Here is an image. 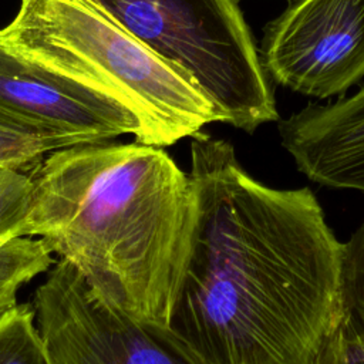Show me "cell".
Here are the masks:
<instances>
[{
	"label": "cell",
	"instance_id": "obj_1",
	"mask_svg": "<svg viewBox=\"0 0 364 364\" xmlns=\"http://www.w3.org/2000/svg\"><path fill=\"white\" fill-rule=\"evenodd\" d=\"M195 223L168 328L198 364H318L346 316L344 243L309 188L256 181L192 136Z\"/></svg>",
	"mask_w": 364,
	"mask_h": 364
},
{
	"label": "cell",
	"instance_id": "obj_2",
	"mask_svg": "<svg viewBox=\"0 0 364 364\" xmlns=\"http://www.w3.org/2000/svg\"><path fill=\"white\" fill-rule=\"evenodd\" d=\"M24 236L41 239L114 309L168 326L195 223V193L164 148L85 142L30 173Z\"/></svg>",
	"mask_w": 364,
	"mask_h": 364
},
{
	"label": "cell",
	"instance_id": "obj_3",
	"mask_svg": "<svg viewBox=\"0 0 364 364\" xmlns=\"http://www.w3.org/2000/svg\"><path fill=\"white\" fill-rule=\"evenodd\" d=\"M0 46L129 112L139 144L164 148L222 122L186 73L88 0H21L16 17L0 30Z\"/></svg>",
	"mask_w": 364,
	"mask_h": 364
},
{
	"label": "cell",
	"instance_id": "obj_4",
	"mask_svg": "<svg viewBox=\"0 0 364 364\" xmlns=\"http://www.w3.org/2000/svg\"><path fill=\"white\" fill-rule=\"evenodd\" d=\"M149 50L186 73L222 122L245 132L279 119L237 0H88Z\"/></svg>",
	"mask_w": 364,
	"mask_h": 364
},
{
	"label": "cell",
	"instance_id": "obj_5",
	"mask_svg": "<svg viewBox=\"0 0 364 364\" xmlns=\"http://www.w3.org/2000/svg\"><path fill=\"white\" fill-rule=\"evenodd\" d=\"M33 310L53 364H198L168 326L114 309L61 259L37 287Z\"/></svg>",
	"mask_w": 364,
	"mask_h": 364
},
{
	"label": "cell",
	"instance_id": "obj_6",
	"mask_svg": "<svg viewBox=\"0 0 364 364\" xmlns=\"http://www.w3.org/2000/svg\"><path fill=\"white\" fill-rule=\"evenodd\" d=\"M257 50L269 80L318 100L343 95L364 78V0H293Z\"/></svg>",
	"mask_w": 364,
	"mask_h": 364
},
{
	"label": "cell",
	"instance_id": "obj_7",
	"mask_svg": "<svg viewBox=\"0 0 364 364\" xmlns=\"http://www.w3.org/2000/svg\"><path fill=\"white\" fill-rule=\"evenodd\" d=\"M0 107L88 142L131 134L136 119L109 100L51 74L0 46Z\"/></svg>",
	"mask_w": 364,
	"mask_h": 364
},
{
	"label": "cell",
	"instance_id": "obj_8",
	"mask_svg": "<svg viewBox=\"0 0 364 364\" xmlns=\"http://www.w3.org/2000/svg\"><path fill=\"white\" fill-rule=\"evenodd\" d=\"M282 146L310 181L364 192V84L331 104H309L279 119Z\"/></svg>",
	"mask_w": 364,
	"mask_h": 364
},
{
	"label": "cell",
	"instance_id": "obj_9",
	"mask_svg": "<svg viewBox=\"0 0 364 364\" xmlns=\"http://www.w3.org/2000/svg\"><path fill=\"white\" fill-rule=\"evenodd\" d=\"M71 135L0 107V166L31 173L55 149L85 144Z\"/></svg>",
	"mask_w": 364,
	"mask_h": 364
},
{
	"label": "cell",
	"instance_id": "obj_10",
	"mask_svg": "<svg viewBox=\"0 0 364 364\" xmlns=\"http://www.w3.org/2000/svg\"><path fill=\"white\" fill-rule=\"evenodd\" d=\"M54 264L53 252L33 236L0 237V314L17 304L18 290Z\"/></svg>",
	"mask_w": 364,
	"mask_h": 364
},
{
	"label": "cell",
	"instance_id": "obj_11",
	"mask_svg": "<svg viewBox=\"0 0 364 364\" xmlns=\"http://www.w3.org/2000/svg\"><path fill=\"white\" fill-rule=\"evenodd\" d=\"M0 364H53L33 306L16 304L0 314Z\"/></svg>",
	"mask_w": 364,
	"mask_h": 364
},
{
	"label": "cell",
	"instance_id": "obj_12",
	"mask_svg": "<svg viewBox=\"0 0 364 364\" xmlns=\"http://www.w3.org/2000/svg\"><path fill=\"white\" fill-rule=\"evenodd\" d=\"M31 196L30 173L0 166V237L24 236Z\"/></svg>",
	"mask_w": 364,
	"mask_h": 364
},
{
	"label": "cell",
	"instance_id": "obj_13",
	"mask_svg": "<svg viewBox=\"0 0 364 364\" xmlns=\"http://www.w3.org/2000/svg\"><path fill=\"white\" fill-rule=\"evenodd\" d=\"M318 364H364V327L350 310L330 337Z\"/></svg>",
	"mask_w": 364,
	"mask_h": 364
},
{
	"label": "cell",
	"instance_id": "obj_14",
	"mask_svg": "<svg viewBox=\"0 0 364 364\" xmlns=\"http://www.w3.org/2000/svg\"><path fill=\"white\" fill-rule=\"evenodd\" d=\"M344 274L347 307L364 327V222L344 243Z\"/></svg>",
	"mask_w": 364,
	"mask_h": 364
}]
</instances>
